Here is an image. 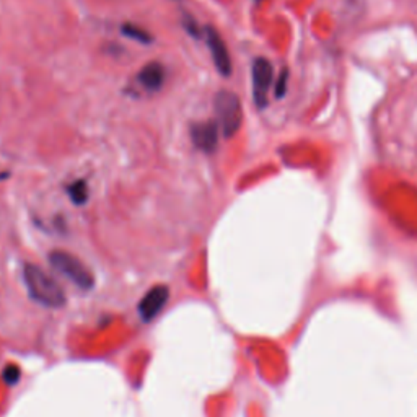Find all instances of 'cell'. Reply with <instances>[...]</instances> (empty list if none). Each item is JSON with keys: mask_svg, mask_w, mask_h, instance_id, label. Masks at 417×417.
<instances>
[{"mask_svg": "<svg viewBox=\"0 0 417 417\" xmlns=\"http://www.w3.org/2000/svg\"><path fill=\"white\" fill-rule=\"evenodd\" d=\"M170 299V290L166 285H155L142 296L137 305V312L143 321H152L160 314Z\"/></svg>", "mask_w": 417, "mask_h": 417, "instance_id": "cell-6", "label": "cell"}, {"mask_svg": "<svg viewBox=\"0 0 417 417\" xmlns=\"http://www.w3.org/2000/svg\"><path fill=\"white\" fill-rule=\"evenodd\" d=\"M184 26H186V31L191 36H196V38H199V28L196 25V21H194V18L191 17H184Z\"/></svg>", "mask_w": 417, "mask_h": 417, "instance_id": "cell-13", "label": "cell"}, {"mask_svg": "<svg viewBox=\"0 0 417 417\" xmlns=\"http://www.w3.org/2000/svg\"><path fill=\"white\" fill-rule=\"evenodd\" d=\"M253 98L259 109L267 106V94H269L272 80H274V69L266 57H258L253 62Z\"/></svg>", "mask_w": 417, "mask_h": 417, "instance_id": "cell-4", "label": "cell"}, {"mask_svg": "<svg viewBox=\"0 0 417 417\" xmlns=\"http://www.w3.org/2000/svg\"><path fill=\"white\" fill-rule=\"evenodd\" d=\"M217 123L225 137H233L243 123V108L238 95L233 91L222 90L214 100Z\"/></svg>", "mask_w": 417, "mask_h": 417, "instance_id": "cell-3", "label": "cell"}, {"mask_svg": "<svg viewBox=\"0 0 417 417\" xmlns=\"http://www.w3.org/2000/svg\"><path fill=\"white\" fill-rule=\"evenodd\" d=\"M191 139L199 150L212 154L219 143V123L206 121L194 124L191 127Z\"/></svg>", "mask_w": 417, "mask_h": 417, "instance_id": "cell-7", "label": "cell"}, {"mask_svg": "<svg viewBox=\"0 0 417 417\" xmlns=\"http://www.w3.org/2000/svg\"><path fill=\"white\" fill-rule=\"evenodd\" d=\"M204 35H206V41L208 46V51H211L212 61H214V66L222 77H230L231 76V59H230V53L227 49V44L222 36L219 35V31L215 30L214 26H206L204 28Z\"/></svg>", "mask_w": 417, "mask_h": 417, "instance_id": "cell-5", "label": "cell"}, {"mask_svg": "<svg viewBox=\"0 0 417 417\" xmlns=\"http://www.w3.org/2000/svg\"><path fill=\"white\" fill-rule=\"evenodd\" d=\"M121 30H123L124 36H127V38H131L134 41H139V43H142V44H150L152 41H154V38H152V35L148 33V31L142 30L141 26L131 25V23H126Z\"/></svg>", "mask_w": 417, "mask_h": 417, "instance_id": "cell-9", "label": "cell"}, {"mask_svg": "<svg viewBox=\"0 0 417 417\" xmlns=\"http://www.w3.org/2000/svg\"><path fill=\"white\" fill-rule=\"evenodd\" d=\"M23 282L28 294L36 303L48 308H61L66 305V292L55 282L53 276L41 269L36 264H25L23 267Z\"/></svg>", "mask_w": 417, "mask_h": 417, "instance_id": "cell-1", "label": "cell"}, {"mask_svg": "<svg viewBox=\"0 0 417 417\" xmlns=\"http://www.w3.org/2000/svg\"><path fill=\"white\" fill-rule=\"evenodd\" d=\"M20 375H21L20 369H18L17 365L10 364V365H7L6 369H3L2 377H3V380H6L7 384H15V383L20 382Z\"/></svg>", "mask_w": 417, "mask_h": 417, "instance_id": "cell-12", "label": "cell"}, {"mask_svg": "<svg viewBox=\"0 0 417 417\" xmlns=\"http://www.w3.org/2000/svg\"><path fill=\"white\" fill-rule=\"evenodd\" d=\"M69 196L76 204H85L88 199V189H87V183L83 181V179H77L76 183H72L71 186H69Z\"/></svg>", "mask_w": 417, "mask_h": 417, "instance_id": "cell-10", "label": "cell"}, {"mask_svg": "<svg viewBox=\"0 0 417 417\" xmlns=\"http://www.w3.org/2000/svg\"><path fill=\"white\" fill-rule=\"evenodd\" d=\"M49 263L55 271L61 272L64 277H67L72 284H76L78 289L90 290L95 285V276L90 271L87 264H83L80 259L67 251L55 249L49 254Z\"/></svg>", "mask_w": 417, "mask_h": 417, "instance_id": "cell-2", "label": "cell"}, {"mask_svg": "<svg viewBox=\"0 0 417 417\" xmlns=\"http://www.w3.org/2000/svg\"><path fill=\"white\" fill-rule=\"evenodd\" d=\"M139 82L148 91H159L165 82V69L160 62H148L139 72Z\"/></svg>", "mask_w": 417, "mask_h": 417, "instance_id": "cell-8", "label": "cell"}, {"mask_svg": "<svg viewBox=\"0 0 417 417\" xmlns=\"http://www.w3.org/2000/svg\"><path fill=\"white\" fill-rule=\"evenodd\" d=\"M287 82H289V71H287V69H282L281 76L277 77L276 85H274L276 98H282V96L287 94Z\"/></svg>", "mask_w": 417, "mask_h": 417, "instance_id": "cell-11", "label": "cell"}, {"mask_svg": "<svg viewBox=\"0 0 417 417\" xmlns=\"http://www.w3.org/2000/svg\"><path fill=\"white\" fill-rule=\"evenodd\" d=\"M256 2H261V0H256Z\"/></svg>", "mask_w": 417, "mask_h": 417, "instance_id": "cell-14", "label": "cell"}]
</instances>
